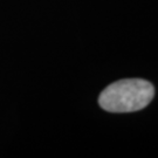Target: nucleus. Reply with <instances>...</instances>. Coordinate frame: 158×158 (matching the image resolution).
I'll return each mask as SVG.
<instances>
[{
    "mask_svg": "<svg viewBox=\"0 0 158 158\" xmlns=\"http://www.w3.org/2000/svg\"><path fill=\"white\" fill-rule=\"evenodd\" d=\"M153 96L155 88L149 81L124 79L108 85L98 97V103L109 113H132L144 109Z\"/></svg>",
    "mask_w": 158,
    "mask_h": 158,
    "instance_id": "1",
    "label": "nucleus"
}]
</instances>
